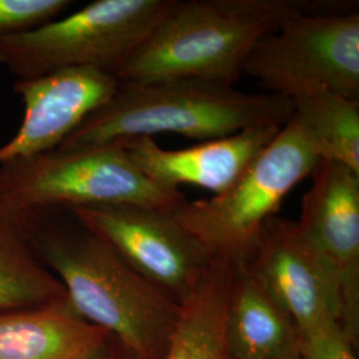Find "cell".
<instances>
[{"instance_id": "6da1fadb", "label": "cell", "mask_w": 359, "mask_h": 359, "mask_svg": "<svg viewBox=\"0 0 359 359\" xmlns=\"http://www.w3.org/2000/svg\"><path fill=\"white\" fill-rule=\"evenodd\" d=\"M20 213L41 262L65 286L77 314L114 335L137 358L161 359L181 305L140 276L72 209Z\"/></svg>"}, {"instance_id": "7a4b0ae2", "label": "cell", "mask_w": 359, "mask_h": 359, "mask_svg": "<svg viewBox=\"0 0 359 359\" xmlns=\"http://www.w3.org/2000/svg\"><path fill=\"white\" fill-rule=\"evenodd\" d=\"M292 100L274 93H246L203 79L120 83L115 95L90 114L59 148L74 149L151 137L161 133L213 140L259 126L283 127Z\"/></svg>"}, {"instance_id": "3957f363", "label": "cell", "mask_w": 359, "mask_h": 359, "mask_svg": "<svg viewBox=\"0 0 359 359\" xmlns=\"http://www.w3.org/2000/svg\"><path fill=\"white\" fill-rule=\"evenodd\" d=\"M293 0H184L117 74L120 83L203 79L234 86L257 41L317 6Z\"/></svg>"}, {"instance_id": "277c9868", "label": "cell", "mask_w": 359, "mask_h": 359, "mask_svg": "<svg viewBox=\"0 0 359 359\" xmlns=\"http://www.w3.org/2000/svg\"><path fill=\"white\" fill-rule=\"evenodd\" d=\"M318 163L311 142L290 118L228 191L212 198L187 200L173 216L212 261L245 268L265 224Z\"/></svg>"}, {"instance_id": "5b68a950", "label": "cell", "mask_w": 359, "mask_h": 359, "mask_svg": "<svg viewBox=\"0 0 359 359\" xmlns=\"http://www.w3.org/2000/svg\"><path fill=\"white\" fill-rule=\"evenodd\" d=\"M0 201L18 212L115 204L176 212L187 197L149 179L117 142L0 163Z\"/></svg>"}, {"instance_id": "8992f818", "label": "cell", "mask_w": 359, "mask_h": 359, "mask_svg": "<svg viewBox=\"0 0 359 359\" xmlns=\"http://www.w3.org/2000/svg\"><path fill=\"white\" fill-rule=\"evenodd\" d=\"M176 0H96L76 13L0 40V65L16 80L67 68L115 75Z\"/></svg>"}, {"instance_id": "52a82bcc", "label": "cell", "mask_w": 359, "mask_h": 359, "mask_svg": "<svg viewBox=\"0 0 359 359\" xmlns=\"http://www.w3.org/2000/svg\"><path fill=\"white\" fill-rule=\"evenodd\" d=\"M243 75L289 100L322 90L358 99V13L317 6L297 13L257 41Z\"/></svg>"}, {"instance_id": "ba28073f", "label": "cell", "mask_w": 359, "mask_h": 359, "mask_svg": "<svg viewBox=\"0 0 359 359\" xmlns=\"http://www.w3.org/2000/svg\"><path fill=\"white\" fill-rule=\"evenodd\" d=\"M72 210L140 276L179 305L192 293L212 262L173 212L128 204Z\"/></svg>"}, {"instance_id": "9c48e42d", "label": "cell", "mask_w": 359, "mask_h": 359, "mask_svg": "<svg viewBox=\"0 0 359 359\" xmlns=\"http://www.w3.org/2000/svg\"><path fill=\"white\" fill-rule=\"evenodd\" d=\"M302 196L295 225L338 287L341 326L359 338V173L320 160Z\"/></svg>"}, {"instance_id": "30bf717a", "label": "cell", "mask_w": 359, "mask_h": 359, "mask_svg": "<svg viewBox=\"0 0 359 359\" xmlns=\"http://www.w3.org/2000/svg\"><path fill=\"white\" fill-rule=\"evenodd\" d=\"M245 269L289 316L299 335L341 321L338 287L295 221L269 218Z\"/></svg>"}, {"instance_id": "8fae6325", "label": "cell", "mask_w": 359, "mask_h": 359, "mask_svg": "<svg viewBox=\"0 0 359 359\" xmlns=\"http://www.w3.org/2000/svg\"><path fill=\"white\" fill-rule=\"evenodd\" d=\"M118 84L115 75L93 68H67L16 80L13 92L23 102L25 118L13 139L0 147V163L59 148L115 95Z\"/></svg>"}, {"instance_id": "7c38bea8", "label": "cell", "mask_w": 359, "mask_h": 359, "mask_svg": "<svg viewBox=\"0 0 359 359\" xmlns=\"http://www.w3.org/2000/svg\"><path fill=\"white\" fill-rule=\"evenodd\" d=\"M283 127L259 126L184 149L161 148L151 137L123 140L132 161L154 182L179 189L188 184L216 194L228 191Z\"/></svg>"}, {"instance_id": "4fadbf2b", "label": "cell", "mask_w": 359, "mask_h": 359, "mask_svg": "<svg viewBox=\"0 0 359 359\" xmlns=\"http://www.w3.org/2000/svg\"><path fill=\"white\" fill-rule=\"evenodd\" d=\"M108 334L81 318L65 297L0 313V359H84Z\"/></svg>"}, {"instance_id": "5bb4252c", "label": "cell", "mask_w": 359, "mask_h": 359, "mask_svg": "<svg viewBox=\"0 0 359 359\" xmlns=\"http://www.w3.org/2000/svg\"><path fill=\"white\" fill-rule=\"evenodd\" d=\"M224 341L229 359H274L299 348L293 321L245 268L233 271Z\"/></svg>"}, {"instance_id": "9a60e30c", "label": "cell", "mask_w": 359, "mask_h": 359, "mask_svg": "<svg viewBox=\"0 0 359 359\" xmlns=\"http://www.w3.org/2000/svg\"><path fill=\"white\" fill-rule=\"evenodd\" d=\"M233 271L212 261L192 293L181 304L179 321L161 359H229L224 341V318Z\"/></svg>"}, {"instance_id": "2e32d148", "label": "cell", "mask_w": 359, "mask_h": 359, "mask_svg": "<svg viewBox=\"0 0 359 359\" xmlns=\"http://www.w3.org/2000/svg\"><path fill=\"white\" fill-rule=\"evenodd\" d=\"M65 297V286L38 256L22 213L0 201V313Z\"/></svg>"}, {"instance_id": "e0dca14e", "label": "cell", "mask_w": 359, "mask_h": 359, "mask_svg": "<svg viewBox=\"0 0 359 359\" xmlns=\"http://www.w3.org/2000/svg\"><path fill=\"white\" fill-rule=\"evenodd\" d=\"M292 118L323 161L359 173V100L322 90L292 100Z\"/></svg>"}, {"instance_id": "ac0fdd59", "label": "cell", "mask_w": 359, "mask_h": 359, "mask_svg": "<svg viewBox=\"0 0 359 359\" xmlns=\"http://www.w3.org/2000/svg\"><path fill=\"white\" fill-rule=\"evenodd\" d=\"M71 4L68 0H0V40L50 23Z\"/></svg>"}, {"instance_id": "d6986e66", "label": "cell", "mask_w": 359, "mask_h": 359, "mask_svg": "<svg viewBox=\"0 0 359 359\" xmlns=\"http://www.w3.org/2000/svg\"><path fill=\"white\" fill-rule=\"evenodd\" d=\"M341 323L332 321L299 335L302 359H357Z\"/></svg>"}, {"instance_id": "ffe728a7", "label": "cell", "mask_w": 359, "mask_h": 359, "mask_svg": "<svg viewBox=\"0 0 359 359\" xmlns=\"http://www.w3.org/2000/svg\"><path fill=\"white\" fill-rule=\"evenodd\" d=\"M84 359H140L114 335L108 334L103 342Z\"/></svg>"}, {"instance_id": "44dd1931", "label": "cell", "mask_w": 359, "mask_h": 359, "mask_svg": "<svg viewBox=\"0 0 359 359\" xmlns=\"http://www.w3.org/2000/svg\"><path fill=\"white\" fill-rule=\"evenodd\" d=\"M274 359H302V357H301L299 348H297V350H293V351H289V353L283 354V355H281V357H277V358Z\"/></svg>"}]
</instances>
